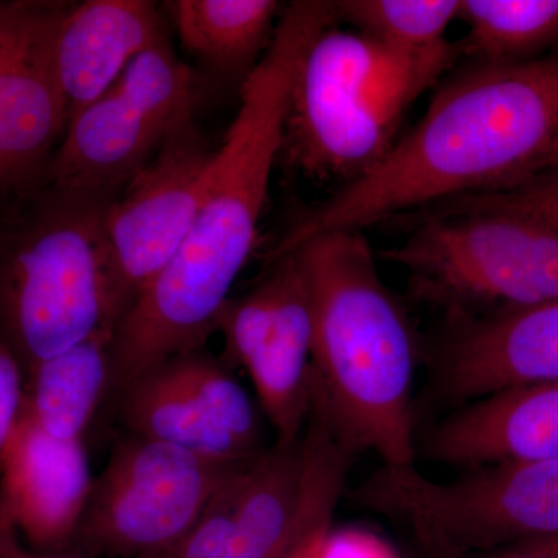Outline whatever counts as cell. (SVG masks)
Returning <instances> with one entry per match:
<instances>
[{
  "label": "cell",
  "mask_w": 558,
  "mask_h": 558,
  "mask_svg": "<svg viewBox=\"0 0 558 558\" xmlns=\"http://www.w3.org/2000/svg\"><path fill=\"white\" fill-rule=\"evenodd\" d=\"M336 21V2L301 0L282 11L269 49L242 83L240 109L215 150L185 241L117 325L110 392L120 396L165 360L202 349L218 330L256 245L296 70Z\"/></svg>",
  "instance_id": "cell-1"
},
{
  "label": "cell",
  "mask_w": 558,
  "mask_h": 558,
  "mask_svg": "<svg viewBox=\"0 0 558 558\" xmlns=\"http://www.w3.org/2000/svg\"><path fill=\"white\" fill-rule=\"evenodd\" d=\"M558 168V51L523 64H472L362 178L301 216L269 259L333 231L524 185Z\"/></svg>",
  "instance_id": "cell-2"
},
{
  "label": "cell",
  "mask_w": 558,
  "mask_h": 558,
  "mask_svg": "<svg viewBox=\"0 0 558 558\" xmlns=\"http://www.w3.org/2000/svg\"><path fill=\"white\" fill-rule=\"evenodd\" d=\"M310 292L312 376L355 450L384 465H414L416 332L381 281L363 231L319 234L290 250Z\"/></svg>",
  "instance_id": "cell-3"
},
{
  "label": "cell",
  "mask_w": 558,
  "mask_h": 558,
  "mask_svg": "<svg viewBox=\"0 0 558 558\" xmlns=\"http://www.w3.org/2000/svg\"><path fill=\"white\" fill-rule=\"evenodd\" d=\"M459 57L449 40L411 51L330 25L296 70L281 156L306 178L354 182L385 159L411 106Z\"/></svg>",
  "instance_id": "cell-4"
},
{
  "label": "cell",
  "mask_w": 558,
  "mask_h": 558,
  "mask_svg": "<svg viewBox=\"0 0 558 558\" xmlns=\"http://www.w3.org/2000/svg\"><path fill=\"white\" fill-rule=\"evenodd\" d=\"M381 258L405 271L410 295L446 323L558 300V227L495 194L439 205Z\"/></svg>",
  "instance_id": "cell-5"
},
{
  "label": "cell",
  "mask_w": 558,
  "mask_h": 558,
  "mask_svg": "<svg viewBox=\"0 0 558 558\" xmlns=\"http://www.w3.org/2000/svg\"><path fill=\"white\" fill-rule=\"evenodd\" d=\"M108 205L49 190L0 240V337L28 371L119 325L102 230Z\"/></svg>",
  "instance_id": "cell-6"
},
{
  "label": "cell",
  "mask_w": 558,
  "mask_h": 558,
  "mask_svg": "<svg viewBox=\"0 0 558 558\" xmlns=\"http://www.w3.org/2000/svg\"><path fill=\"white\" fill-rule=\"evenodd\" d=\"M344 494L352 508L410 529L432 558H473L558 535V462H494L447 483L414 465H381Z\"/></svg>",
  "instance_id": "cell-7"
},
{
  "label": "cell",
  "mask_w": 558,
  "mask_h": 558,
  "mask_svg": "<svg viewBox=\"0 0 558 558\" xmlns=\"http://www.w3.org/2000/svg\"><path fill=\"white\" fill-rule=\"evenodd\" d=\"M241 465L222 464L130 433L113 447L108 464L92 484L72 543L75 554L143 558L171 548L189 534L213 495Z\"/></svg>",
  "instance_id": "cell-8"
},
{
  "label": "cell",
  "mask_w": 558,
  "mask_h": 558,
  "mask_svg": "<svg viewBox=\"0 0 558 558\" xmlns=\"http://www.w3.org/2000/svg\"><path fill=\"white\" fill-rule=\"evenodd\" d=\"M266 277L220 311L231 362L247 371L277 440L303 436L312 402L314 322L295 253L270 259Z\"/></svg>",
  "instance_id": "cell-9"
},
{
  "label": "cell",
  "mask_w": 558,
  "mask_h": 558,
  "mask_svg": "<svg viewBox=\"0 0 558 558\" xmlns=\"http://www.w3.org/2000/svg\"><path fill=\"white\" fill-rule=\"evenodd\" d=\"M213 157L193 124L168 140L106 207L102 230L119 323L185 241Z\"/></svg>",
  "instance_id": "cell-10"
},
{
  "label": "cell",
  "mask_w": 558,
  "mask_h": 558,
  "mask_svg": "<svg viewBox=\"0 0 558 558\" xmlns=\"http://www.w3.org/2000/svg\"><path fill=\"white\" fill-rule=\"evenodd\" d=\"M120 399L131 435L230 465L245 464L264 451L258 411L248 392L202 349L146 371Z\"/></svg>",
  "instance_id": "cell-11"
},
{
  "label": "cell",
  "mask_w": 558,
  "mask_h": 558,
  "mask_svg": "<svg viewBox=\"0 0 558 558\" xmlns=\"http://www.w3.org/2000/svg\"><path fill=\"white\" fill-rule=\"evenodd\" d=\"M69 3L0 2V193L46 179L68 128L54 43Z\"/></svg>",
  "instance_id": "cell-12"
},
{
  "label": "cell",
  "mask_w": 558,
  "mask_h": 558,
  "mask_svg": "<svg viewBox=\"0 0 558 558\" xmlns=\"http://www.w3.org/2000/svg\"><path fill=\"white\" fill-rule=\"evenodd\" d=\"M303 436L234 470L171 548L143 558H284L295 537Z\"/></svg>",
  "instance_id": "cell-13"
},
{
  "label": "cell",
  "mask_w": 558,
  "mask_h": 558,
  "mask_svg": "<svg viewBox=\"0 0 558 558\" xmlns=\"http://www.w3.org/2000/svg\"><path fill=\"white\" fill-rule=\"evenodd\" d=\"M429 368L432 395L453 410L502 389L558 381V300L446 323Z\"/></svg>",
  "instance_id": "cell-14"
},
{
  "label": "cell",
  "mask_w": 558,
  "mask_h": 558,
  "mask_svg": "<svg viewBox=\"0 0 558 558\" xmlns=\"http://www.w3.org/2000/svg\"><path fill=\"white\" fill-rule=\"evenodd\" d=\"M0 513L44 554L72 545L94 478L83 442L51 438L22 410L0 458Z\"/></svg>",
  "instance_id": "cell-15"
},
{
  "label": "cell",
  "mask_w": 558,
  "mask_h": 558,
  "mask_svg": "<svg viewBox=\"0 0 558 558\" xmlns=\"http://www.w3.org/2000/svg\"><path fill=\"white\" fill-rule=\"evenodd\" d=\"M189 128L171 126L112 86L69 120L44 180L61 196L110 204L168 140Z\"/></svg>",
  "instance_id": "cell-16"
},
{
  "label": "cell",
  "mask_w": 558,
  "mask_h": 558,
  "mask_svg": "<svg viewBox=\"0 0 558 558\" xmlns=\"http://www.w3.org/2000/svg\"><path fill=\"white\" fill-rule=\"evenodd\" d=\"M422 453L464 468L558 462V381L502 389L459 407L429 429Z\"/></svg>",
  "instance_id": "cell-17"
},
{
  "label": "cell",
  "mask_w": 558,
  "mask_h": 558,
  "mask_svg": "<svg viewBox=\"0 0 558 558\" xmlns=\"http://www.w3.org/2000/svg\"><path fill=\"white\" fill-rule=\"evenodd\" d=\"M165 35L159 9L148 0L69 3L54 43V75L68 119L105 95Z\"/></svg>",
  "instance_id": "cell-18"
},
{
  "label": "cell",
  "mask_w": 558,
  "mask_h": 558,
  "mask_svg": "<svg viewBox=\"0 0 558 558\" xmlns=\"http://www.w3.org/2000/svg\"><path fill=\"white\" fill-rule=\"evenodd\" d=\"M116 329L101 328L75 347L33 366L24 410L51 438L83 442L110 388Z\"/></svg>",
  "instance_id": "cell-19"
},
{
  "label": "cell",
  "mask_w": 558,
  "mask_h": 558,
  "mask_svg": "<svg viewBox=\"0 0 558 558\" xmlns=\"http://www.w3.org/2000/svg\"><path fill=\"white\" fill-rule=\"evenodd\" d=\"M167 5L183 47L226 73L256 68L281 16L275 0H175Z\"/></svg>",
  "instance_id": "cell-20"
},
{
  "label": "cell",
  "mask_w": 558,
  "mask_h": 558,
  "mask_svg": "<svg viewBox=\"0 0 558 558\" xmlns=\"http://www.w3.org/2000/svg\"><path fill=\"white\" fill-rule=\"evenodd\" d=\"M458 43L473 64H523L558 51V0H464Z\"/></svg>",
  "instance_id": "cell-21"
},
{
  "label": "cell",
  "mask_w": 558,
  "mask_h": 558,
  "mask_svg": "<svg viewBox=\"0 0 558 558\" xmlns=\"http://www.w3.org/2000/svg\"><path fill=\"white\" fill-rule=\"evenodd\" d=\"M458 0H349L337 2V16L357 32L411 51L436 49L458 20Z\"/></svg>",
  "instance_id": "cell-22"
},
{
  "label": "cell",
  "mask_w": 558,
  "mask_h": 558,
  "mask_svg": "<svg viewBox=\"0 0 558 558\" xmlns=\"http://www.w3.org/2000/svg\"><path fill=\"white\" fill-rule=\"evenodd\" d=\"M24 402L21 360L0 337V458L16 428Z\"/></svg>",
  "instance_id": "cell-23"
},
{
  "label": "cell",
  "mask_w": 558,
  "mask_h": 558,
  "mask_svg": "<svg viewBox=\"0 0 558 558\" xmlns=\"http://www.w3.org/2000/svg\"><path fill=\"white\" fill-rule=\"evenodd\" d=\"M487 194H495L509 204L537 213L558 227V168L517 189Z\"/></svg>",
  "instance_id": "cell-24"
},
{
  "label": "cell",
  "mask_w": 558,
  "mask_h": 558,
  "mask_svg": "<svg viewBox=\"0 0 558 558\" xmlns=\"http://www.w3.org/2000/svg\"><path fill=\"white\" fill-rule=\"evenodd\" d=\"M318 558H396L392 550L365 532H329Z\"/></svg>",
  "instance_id": "cell-25"
},
{
  "label": "cell",
  "mask_w": 558,
  "mask_h": 558,
  "mask_svg": "<svg viewBox=\"0 0 558 558\" xmlns=\"http://www.w3.org/2000/svg\"><path fill=\"white\" fill-rule=\"evenodd\" d=\"M473 558H558V535L532 539Z\"/></svg>",
  "instance_id": "cell-26"
},
{
  "label": "cell",
  "mask_w": 558,
  "mask_h": 558,
  "mask_svg": "<svg viewBox=\"0 0 558 558\" xmlns=\"http://www.w3.org/2000/svg\"><path fill=\"white\" fill-rule=\"evenodd\" d=\"M25 554L27 553L17 545L16 538H14L13 529L0 513V558H20Z\"/></svg>",
  "instance_id": "cell-27"
},
{
  "label": "cell",
  "mask_w": 558,
  "mask_h": 558,
  "mask_svg": "<svg viewBox=\"0 0 558 558\" xmlns=\"http://www.w3.org/2000/svg\"><path fill=\"white\" fill-rule=\"evenodd\" d=\"M20 558H87L80 556V554H43V556H33V554H25Z\"/></svg>",
  "instance_id": "cell-28"
}]
</instances>
